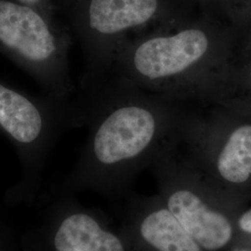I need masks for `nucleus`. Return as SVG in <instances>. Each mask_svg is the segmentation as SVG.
I'll return each instance as SVG.
<instances>
[{"instance_id": "nucleus-1", "label": "nucleus", "mask_w": 251, "mask_h": 251, "mask_svg": "<svg viewBox=\"0 0 251 251\" xmlns=\"http://www.w3.org/2000/svg\"><path fill=\"white\" fill-rule=\"evenodd\" d=\"M222 13L205 5L136 34L119 48L102 81L193 104L224 103L229 39Z\"/></svg>"}, {"instance_id": "nucleus-2", "label": "nucleus", "mask_w": 251, "mask_h": 251, "mask_svg": "<svg viewBox=\"0 0 251 251\" xmlns=\"http://www.w3.org/2000/svg\"><path fill=\"white\" fill-rule=\"evenodd\" d=\"M89 165L126 186L179 140L193 103L105 81L91 90Z\"/></svg>"}, {"instance_id": "nucleus-3", "label": "nucleus", "mask_w": 251, "mask_h": 251, "mask_svg": "<svg viewBox=\"0 0 251 251\" xmlns=\"http://www.w3.org/2000/svg\"><path fill=\"white\" fill-rule=\"evenodd\" d=\"M233 123L222 103L194 104L177 148L213 188L242 210L251 200V123Z\"/></svg>"}, {"instance_id": "nucleus-4", "label": "nucleus", "mask_w": 251, "mask_h": 251, "mask_svg": "<svg viewBox=\"0 0 251 251\" xmlns=\"http://www.w3.org/2000/svg\"><path fill=\"white\" fill-rule=\"evenodd\" d=\"M199 0H78L69 10L88 61L90 89L107 75L119 48L136 34L185 17Z\"/></svg>"}, {"instance_id": "nucleus-5", "label": "nucleus", "mask_w": 251, "mask_h": 251, "mask_svg": "<svg viewBox=\"0 0 251 251\" xmlns=\"http://www.w3.org/2000/svg\"><path fill=\"white\" fill-rule=\"evenodd\" d=\"M158 197L205 251H228L237 245L240 209L230 204L181 154L177 144L152 168Z\"/></svg>"}, {"instance_id": "nucleus-6", "label": "nucleus", "mask_w": 251, "mask_h": 251, "mask_svg": "<svg viewBox=\"0 0 251 251\" xmlns=\"http://www.w3.org/2000/svg\"><path fill=\"white\" fill-rule=\"evenodd\" d=\"M69 36L40 9L0 0V50L34 75L62 99L72 90Z\"/></svg>"}, {"instance_id": "nucleus-7", "label": "nucleus", "mask_w": 251, "mask_h": 251, "mask_svg": "<svg viewBox=\"0 0 251 251\" xmlns=\"http://www.w3.org/2000/svg\"><path fill=\"white\" fill-rule=\"evenodd\" d=\"M126 251H205L158 195L133 196L123 234Z\"/></svg>"}, {"instance_id": "nucleus-8", "label": "nucleus", "mask_w": 251, "mask_h": 251, "mask_svg": "<svg viewBox=\"0 0 251 251\" xmlns=\"http://www.w3.org/2000/svg\"><path fill=\"white\" fill-rule=\"evenodd\" d=\"M54 244L57 251H126L121 236L83 212L74 213L63 221Z\"/></svg>"}, {"instance_id": "nucleus-9", "label": "nucleus", "mask_w": 251, "mask_h": 251, "mask_svg": "<svg viewBox=\"0 0 251 251\" xmlns=\"http://www.w3.org/2000/svg\"><path fill=\"white\" fill-rule=\"evenodd\" d=\"M44 115L36 103L0 84V126L21 144H31L44 127Z\"/></svg>"}, {"instance_id": "nucleus-10", "label": "nucleus", "mask_w": 251, "mask_h": 251, "mask_svg": "<svg viewBox=\"0 0 251 251\" xmlns=\"http://www.w3.org/2000/svg\"><path fill=\"white\" fill-rule=\"evenodd\" d=\"M20 3L40 9L48 16L51 17V12L54 9V0H15Z\"/></svg>"}, {"instance_id": "nucleus-11", "label": "nucleus", "mask_w": 251, "mask_h": 251, "mask_svg": "<svg viewBox=\"0 0 251 251\" xmlns=\"http://www.w3.org/2000/svg\"><path fill=\"white\" fill-rule=\"evenodd\" d=\"M78 0H54V5H57L64 9H67L68 11L72 9L75 4Z\"/></svg>"}, {"instance_id": "nucleus-12", "label": "nucleus", "mask_w": 251, "mask_h": 251, "mask_svg": "<svg viewBox=\"0 0 251 251\" xmlns=\"http://www.w3.org/2000/svg\"><path fill=\"white\" fill-rule=\"evenodd\" d=\"M228 251H251V248L247 246H234Z\"/></svg>"}, {"instance_id": "nucleus-13", "label": "nucleus", "mask_w": 251, "mask_h": 251, "mask_svg": "<svg viewBox=\"0 0 251 251\" xmlns=\"http://www.w3.org/2000/svg\"><path fill=\"white\" fill-rule=\"evenodd\" d=\"M250 247H251V243H250Z\"/></svg>"}]
</instances>
